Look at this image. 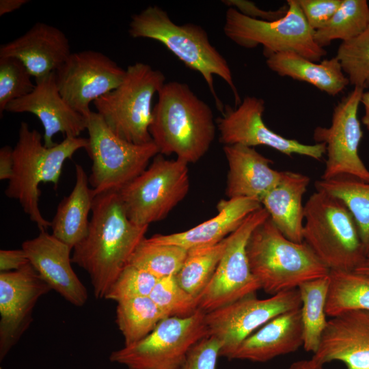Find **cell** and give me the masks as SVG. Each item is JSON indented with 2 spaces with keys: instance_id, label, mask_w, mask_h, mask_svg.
I'll use <instances>...</instances> for the list:
<instances>
[{
  "instance_id": "8",
  "label": "cell",
  "mask_w": 369,
  "mask_h": 369,
  "mask_svg": "<svg viewBox=\"0 0 369 369\" xmlns=\"http://www.w3.org/2000/svg\"><path fill=\"white\" fill-rule=\"evenodd\" d=\"M286 4L285 16L272 21L254 19L228 8L223 32L241 47L254 49L262 45L266 58L278 53L293 52L313 62H320L327 51L315 42L314 31L308 25L297 0H288Z\"/></svg>"
},
{
  "instance_id": "27",
  "label": "cell",
  "mask_w": 369,
  "mask_h": 369,
  "mask_svg": "<svg viewBox=\"0 0 369 369\" xmlns=\"http://www.w3.org/2000/svg\"><path fill=\"white\" fill-rule=\"evenodd\" d=\"M75 183L70 193L59 203L51 221L52 234L72 249L86 235L95 195L83 167L75 165Z\"/></svg>"
},
{
  "instance_id": "20",
  "label": "cell",
  "mask_w": 369,
  "mask_h": 369,
  "mask_svg": "<svg viewBox=\"0 0 369 369\" xmlns=\"http://www.w3.org/2000/svg\"><path fill=\"white\" fill-rule=\"evenodd\" d=\"M312 355L322 365L337 361L346 369H369V311L353 310L331 317Z\"/></svg>"
},
{
  "instance_id": "44",
  "label": "cell",
  "mask_w": 369,
  "mask_h": 369,
  "mask_svg": "<svg viewBox=\"0 0 369 369\" xmlns=\"http://www.w3.org/2000/svg\"><path fill=\"white\" fill-rule=\"evenodd\" d=\"M29 2V0H0V16L17 10Z\"/></svg>"
},
{
  "instance_id": "4",
  "label": "cell",
  "mask_w": 369,
  "mask_h": 369,
  "mask_svg": "<svg viewBox=\"0 0 369 369\" xmlns=\"http://www.w3.org/2000/svg\"><path fill=\"white\" fill-rule=\"evenodd\" d=\"M128 32L134 38H149L161 42L188 68L200 73L221 112L224 105L215 90V75L230 86L236 105L241 102L227 60L210 43L207 32L201 26L193 23L178 25L163 8L150 5L131 16Z\"/></svg>"
},
{
  "instance_id": "29",
  "label": "cell",
  "mask_w": 369,
  "mask_h": 369,
  "mask_svg": "<svg viewBox=\"0 0 369 369\" xmlns=\"http://www.w3.org/2000/svg\"><path fill=\"white\" fill-rule=\"evenodd\" d=\"M328 275L303 282L297 288L301 301L303 347L312 354L320 345L328 322L325 312L329 287Z\"/></svg>"
},
{
  "instance_id": "32",
  "label": "cell",
  "mask_w": 369,
  "mask_h": 369,
  "mask_svg": "<svg viewBox=\"0 0 369 369\" xmlns=\"http://www.w3.org/2000/svg\"><path fill=\"white\" fill-rule=\"evenodd\" d=\"M369 25V5L366 0H342L341 4L322 28L314 31V38L323 48L335 40H351Z\"/></svg>"
},
{
  "instance_id": "18",
  "label": "cell",
  "mask_w": 369,
  "mask_h": 369,
  "mask_svg": "<svg viewBox=\"0 0 369 369\" xmlns=\"http://www.w3.org/2000/svg\"><path fill=\"white\" fill-rule=\"evenodd\" d=\"M5 111L30 113L35 115L44 128L43 143L50 148L57 143L53 137L62 133L65 137H77L87 130V118L74 111L60 94L55 72L36 80L33 91L12 101Z\"/></svg>"
},
{
  "instance_id": "26",
  "label": "cell",
  "mask_w": 369,
  "mask_h": 369,
  "mask_svg": "<svg viewBox=\"0 0 369 369\" xmlns=\"http://www.w3.org/2000/svg\"><path fill=\"white\" fill-rule=\"evenodd\" d=\"M266 64L279 76L308 83L332 96L350 84L336 56L316 62L296 53L282 52L267 57Z\"/></svg>"
},
{
  "instance_id": "22",
  "label": "cell",
  "mask_w": 369,
  "mask_h": 369,
  "mask_svg": "<svg viewBox=\"0 0 369 369\" xmlns=\"http://www.w3.org/2000/svg\"><path fill=\"white\" fill-rule=\"evenodd\" d=\"M260 202L249 197L222 200L217 204V214L186 231L170 234H154L156 243L174 245L187 250L219 243L234 232L252 213L260 209Z\"/></svg>"
},
{
  "instance_id": "45",
  "label": "cell",
  "mask_w": 369,
  "mask_h": 369,
  "mask_svg": "<svg viewBox=\"0 0 369 369\" xmlns=\"http://www.w3.org/2000/svg\"><path fill=\"white\" fill-rule=\"evenodd\" d=\"M324 366L317 363L311 357L308 359H299L294 361L287 369H327Z\"/></svg>"
},
{
  "instance_id": "37",
  "label": "cell",
  "mask_w": 369,
  "mask_h": 369,
  "mask_svg": "<svg viewBox=\"0 0 369 369\" xmlns=\"http://www.w3.org/2000/svg\"><path fill=\"white\" fill-rule=\"evenodd\" d=\"M34 87L31 75L19 59L0 57L1 117L9 103L29 94Z\"/></svg>"
},
{
  "instance_id": "3",
  "label": "cell",
  "mask_w": 369,
  "mask_h": 369,
  "mask_svg": "<svg viewBox=\"0 0 369 369\" xmlns=\"http://www.w3.org/2000/svg\"><path fill=\"white\" fill-rule=\"evenodd\" d=\"M43 136L28 124L22 122L17 142L13 148V172L5 189V195L16 200L30 220L40 231L47 230L51 221L39 208L40 184L50 182L57 189L65 161L80 149H86L87 138L65 137L48 148L42 143Z\"/></svg>"
},
{
  "instance_id": "17",
  "label": "cell",
  "mask_w": 369,
  "mask_h": 369,
  "mask_svg": "<svg viewBox=\"0 0 369 369\" xmlns=\"http://www.w3.org/2000/svg\"><path fill=\"white\" fill-rule=\"evenodd\" d=\"M50 290L29 263L16 271L0 272L1 361L29 327L40 297Z\"/></svg>"
},
{
  "instance_id": "42",
  "label": "cell",
  "mask_w": 369,
  "mask_h": 369,
  "mask_svg": "<svg viewBox=\"0 0 369 369\" xmlns=\"http://www.w3.org/2000/svg\"><path fill=\"white\" fill-rule=\"evenodd\" d=\"M29 263L27 255L22 248L0 250V272L16 271Z\"/></svg>"
},
{
  "instance_id": "36",
  "label": "cell",
  "mask_w": 369,
  "mask_h": 369,
  "mask_svg": "<svg viewBox=\"0 0 369 369\" xmlns=\"http://www.w3.org/2000/svg\"><path fill=\"white\" fill-rule=\"evenodd\" d=\"M150 297L167 317H189L199 310L198 299L183 289L175 275L159 279Z\"/></svg>"
},
{
  "instance_id": "39",
  "label": "cell",
  "mask_w": 369,
  "mask_h": 369,
  "mask_svg": "<svg viewBox=\"0 0 369 369\" xmlns=\"http://www.w3.org/2000/svg\"><path fill=\"white\" fill-rule=\"evenodd\" d=\"M220 350L219 341L208 336L190 349L180 369H216Z\"/></svg>"
},
{
  "instance_id": "46",
  "label": "cell",
  "mask_w": 369,
  "mask_h": 369,
  "mask_svg": "<svg viewBox=\"0 0 369 369\" xmlns=\"http://www.w3.org/2000/svg\"><path fill=\"white\" fill-rule=\"evenodd\" d=\"M361 103L364 107V114L362 116L361 122L369 131V90L364 91L361 98Z\"/></svg>"
},
{
  "instance_id": "13",
  "label": "cell",
  "mask_w": 369,
  "mask_h": 369,
  "mask_svg": "<svg viewBox=\"0 0 369 369\" xmlns=\"http://www.w3.org/2000/svg\"><path fill=\"white\" fill-rule=\"evenodd\" d=\"M269 217L266 209L261 207L228 236L226 249L216 271L198 299L200 310L208 313L261 289L251 271L246 247L254 230Z\"/></svg>"
},
{
  "instance_id": "16",
  "label": "cell",
  "mask_w": 369,
  "mask_h": 369,
  "mask_svg": "<svg viewBox=\"0 0 369 369\" xmlns=\"http://www.w3.org/2000/svg\"><path fill=\"white\" fill-rule=\"evenodd\" d=\"M264 109V100L251 96H245L236 108L224 106L222 115L216 120L220 142L224 146H268L288 156L323 158L326 153L325 143L305 144L275 133L263 121Z\"/></svg>"
},
{
  "instance_id": "38",
  "label": "cell",
  "mask_w": 369,
  "mask_h": 369,
  "mask_svg": "<svg viewBox=\"0 0 369 369\" xmlns=\"http://www.w3.org/2000/svg\"><path fill=\"white\" fill-rule=\"evenodd\" d=\"M159 279L147 271L129 264L120 273L105 299L118 302L150 296Z\"/></svg>"
},
{
  "instance_id": "47",
  "label": "cell",
  "mask_w": 369,
  "mask_h": 369,
  "mask_svg": "<svg viewBox=\"0 0 369 369\" xmlns=\"http://www.w3.org/2000/svg\"><path fill=\"white\" fill-rule=\"evenodd\" d=\"M354 271L369 275V258H366Z\"/></svg>"
},
{
  "instance_id": "34",
  "label": "cell",
  "mask_w": 369,
  "mask_h": 369,
  "mask_svg": "<svg viewBox=\"0 0 369 369\" xmlns=\"http://www.w3.org/2000/svg\"><path fill=\"white\" fill-rule=\"evenodd\" d=\"M188 250L174 245L159 243L144 238L134 251L129 264L158 279L176 275L181 269Z\"/></svg>"
},
{
  "instance_id": "2",
  "label": "cell",
  "mask_w": 369,
  "mask_h": 369,
  "mask_svg": "<svg viewBox=\"0 0 369 369\" xmlns=\"http://www.w3.org/2000/svg\"><path fill=\"white\" fill-rule=\"evenodd\" d=\"M215 131L212 109L187 84L171 81L163 85L149 128L159 154H174L187 164L196 163L209 150Z\"/></svg>"
},
{
  "instance_id": "30",
  "label": "cell",
  "mask_w": 369,
  "mask_h": 369,
  "mask_svg": "<svg viewBox=\"0 0 369 369\" xmlns=\"http://www.w3.org/2000/svg\"><path fill=\"white\" fill-rule=\"evenodd\" d=\"M325 312L333 317L353 310L369 311V275L330 270Z\"/></svg>"
},
{
  "instance_id": "9",
  "label": "cell",
  "mask_w": 369,
  "mask_h": 369,
  "mask_svg": "<svg viewBox=\"0 0 369 369\" xmlns=\"http://www.w3.org/2000/svg\"><path fill=\"white\" fill-rule=\"evenodd\" d=\"M87 131L85 150L92 161L89 183L95 196L120 191L159 154L152 141L135 144L119 137L96 111H92L87 118Z\"/></svg>"
},
{
  "instance_id": "7",
  "label": "cell",
  "mask_w": 369,
  "mask_h": 369,
  "mask_svg": "<svg viewBox=\"0 0 369 369\" xmlns=\"http://www.w3.org/2000/svg\"><path fill=\"white\" fill-rule=\"evenodd\" d=\"M165 81L163 73L148 64L130 65L122 83L94 101L96 112L119 137L135 144L152 141V99Z\"/></svg>"
},
{
  "instance_id": "10",
  "label": "cell",
  "mask_w": 369,
  "mask_h": 369,
  "mask_svg": "<svg viewBox=\"0 0 369 369\" xmlns=\"http://www.w3.org/2000/svg\"><path fill=\"white\" fill-rule=\"evenodd\" d=\"M189 187L188 164L159 154L118 193L127 217L135 224L149 226L165 218L185 197Z\"/></svg>"
},
{
  "instance_id": "25",
  "label": "cell",
  "mask_w": 369,
  "mask_h": 369,
  "mask_svg": "<svg viewBox=\"0 0 369 369\" xmlns=\"http://www.w3.org/2000/svg\"><path fill=\"white\" fill-rule=\"evenodd\" d=\"M310 181V178L303 174L281 172L277 183L260 200L275 226L287 238L296 243L303 242L302 200Z\"/></svg>"
},
{
  "instance_id": "40",
  "label": "cell",
  "mask_w": 369,
  "mask_h": 369,
  "mask_svg": "<svg viewBox=\"0 0 369 369\" xmlns=\"http://www.w3.org/2000/svg\"><path fill=\"white\" fill-rule=\"evenodd\" d=\"M305 20L313 31L324 27L339 8L342 0H297Z\"/></svg>"
},
{
  "instance_id": "12",
  "label": "cell",
  "mask_w": 369,
  "mask_h": 369,
  "mask_svg": "<svg viewBox=\"0 0 369 369\" xmlns=\"http://www.w3.org/2000/svg\"><path fill=\"white\" fill-rule=\"evenodd\" d=\"M301 305L297 288L264 299L253 294L206 313L205 320L209 336L220 342V357L230 359L241 344L262 325Z\"/></svg>"
},
{
  "instance_id": "28",
  "label": "cell",
  "mask_w": 369,
  "mask_h": 369,
  "mask_svg": "<svg viewBox=\"0 0 369 369\" xmlns=\"http://www.w3.org/2000/svg\"><path fill=\"white\" fill-rule=\"evenodd\" d=\"M314 186L340 199L351 213L358 228L366 258H369V182L341 175L318 180Z\"/></svg>"
},
{
  "instance_id": "33",
  "label": "cell",
  "mask_w": 369,
  "mask_h": 369,
  "mask_svg": "<svg viewBox=\"0 0 369 369\" xmlns=\"http://www.w3.org/2000/svg\"><path fill=\"white\" fill-rule=\"evenodd\" d=\"M227 243L228 237L214 245L188 250L181 269L175 275L179 285L199 299L213 277Z\"/></svg>"
},
{
  "instance_id": "5",
  "label": "cell",
  "mask_w": 369,
  "mask_h": 369,
  "mask_svg": "<svg viewBox=\"0 0 369 369\" xmlns=\"http://www.w3.org/2000/svg\"><path fill=\"white\" fill-rule=\"evenodd\" d=\"M246 251L252 274L271 295L297 289L329 273L307 243L287 238L269 217L254 230Z\"/></svg>"
},
{
  "instance_id": "35",
  "label": "cell",
  "mask_w": 369,
  "mask_h": 369,
  "mask_svg": "<svg viewBox=\"0 0 369 369\" xmlns=\"http://www.w3.org/2000/svg\"><path fill=\"white\" fill-rule=\"evenodd\" d=\"M336 57L350 85L369 87V25L356 38L342 42Z\"/></svg>"
},
{
  "instance_id": "1",
  "label": "cell",
  "mask_w": 369,
  "mask_h": 369,
  "mask_svg": "<svg viewBox=\"0 0 369 369\" xmlns=\"http://www.w3.org/2000/svg\"><path fill=\"white\" fill-rule=\"evenodd\" d=\"M91 213L86 235L72 249V262L87 272L95 297L101 299L129 264L148 226L127 217L118 191L96 195Z\"/></svg>"
},
{
  "instance_id": "41",
  "label": "cell",
  "mask_w": 369,
  "mask_h": 369,
  "mask_svg": "<svg viewBox=\"0 0 369 369\" xmlns=\"http://www.w3.org/2000/svg\"><path fill=\"white\" fill-rule=\"evenodd\" d=\"M222 3L228 8H235L246 16L266 21L282 18L288 10L287 4L275 10H265L258 8L255 3L247 0H223Z\"/></svg>"
},
{
  "instance_id": "21",
  "label": "cell",
  "mask_w": 369,
  "mask_h": 369,
  "mask_svg": "<svg viewBox=\"0 0 369 369\" xmlns=\"http://www.w3.org/2000/svg\"><path fill=\"white\" fill-rule=\"evenodd\" d=\"M71 53L66 35L59 28L42 22L0 46V57L19 59L36 80L55 72Z\"/></svg>"
},
{
  "instance_id": "23",
  "label": "cell",
  "mask_w": 369,
  "mask_h": 369,
  "mask_svg": "<svg viewBox=\"0 0 369 369\" xmlns=\"http://www.w3.org/2000/svg\"><path fill=\"white\" fill-rule=\"evenodd\" d=\"M228 164L226 194L228 199L249 197L260 202L279 181L281 172L271 167L273 161L254 148L241 144L223 146Z\"/></svg>"
},
{
  "instance_id": "11",
  "label": "cell",
  "mask_w": 369,
  "mask_h": 369,
  "mask_svg": "<svg viewBox=\"0 0 369 369\" xmlns=\"http://www.w3.org/2000/svg\"><path fill=\"white\" fill-rule=\"evenodd\" d=\"M206 313L167 317L142 340L113 351L109 360L128 369H180L190 349L209 336Z\"/></svg>"
},
{
  "instance_id": "43",
  "label": "cell",
  "mask_w": 369,
  "mask_h": 369,
  "mask_svg": "<svg viewBox=\"0 0 369 369\" xmlns=\"http://www.w3.org/2000/svg\"><path fill=\"white\" fill-rule=\"evenodd\" d=\"M13 148L4 146L0 149V180H9L13 172Z\"/></svg>"
},
{
  "instance_id": "19",
  "label": "cell",
  "mask_w": 369,
  "mask_h": 369,
  "mask_svg": "<svg viewBox=\"0 0 369 369\" xmlns=\"http://www.w3.org/2000/svg\"><path fill=\"white\" fill-rule=\"evenodd\" d=\"M22 249L40 277L65 300L77 307L87 301L85 286L72 269V249L47 230L25 241Z\"/></svg>"
},
{
  "instance_id": "15",
  "label": "cell",
  "mask_w": 369,
  "mask_h": 369,
  "mask_svg": "<svg viewBox=\"0 0 369 369\" xmlns=\"http://www.w3.org/2000/svg\"><path fill=\"white\" fill-rule=\"evenodd\" d=\"M126 69L104 53L85 50L72 53L55 72L59 92L77 113L88 118L94 102L116 88Z\"/></svg>"
},
{
  "instance_id": "14",
  "label": "cell",
  "mask_w": 369,
  "mask_h": 369,
  "mask_svg": "<svg viewBox=\"0 0 369 369\" xmlns=\"http://www.w3.org/2000/svg\"><path fill=\"white\" fill-rule=\"evenodd\" d=\"M364 91L354 87L334 107L330 126L314 131L315 142L326 145L327 159L321 180L347 175L369 182V170L358 153L363 132L357 112Z\"/></svg>"
},
{
  "instance_id": "24",
  "label": "cell",
  "mask_w": 369,
  "mask_h": 369,
  "mask_svg": "<svg viewBox=\"0 0 369 369\" xmlns=\"http://www.w3.org/2000/svg\"><path fill=\"white\" fill-rule=\"evenodd\" d=\"M301 308L272 318L247 337L230 359L265 362L303 346Z\"/></svg>"
},
{
  "instance_id": "31",
  "label": "cell",
  "mask_w": 369,
  "mask_h": 369,
  "mask_svg": "<svg viewBox=\"0 0 369 369\" xmlns=\"http://www.w3.org/2000/svg\"><path fill=\"white\" fill-rule=\"evenodd\" d=\"M165 318L150 296L117 302L115 322L124 337V346L144 338Z\"/></svg>"
},
{
  "instance_id": "6",
  "label": "cell",
  "mask_w": 369,
  "mask_h": 369,
  "mask_svg": "<svg viewBox=\"0 0 369 369\" xmlns=\"http://www.w3.org/2000/svg\"><path fill=\"white\" fill-rule=\"evenodd\" d=\"M303 238L329 271H354L366 259L351 213L323 190L313 193L304 206Z\"/></svg>"
}]
</instances>
